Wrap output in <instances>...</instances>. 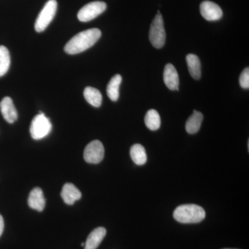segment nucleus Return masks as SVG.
Returning <instances> with one entry per match:
<instances>
[{"mask_svg": "<svg viewBox=\"0 0 249 249\" xmlns=\"http://www.w3.org/2000/svg\"><path fill=\"white\" fill-rule=\"evenodd\" d=\"M107 9V4L103 1H96L85 5L80 10L78 18L80 22H86L92 20L102 14Z\"/></svg>", "mask_w": 249, "mask_h": 249, "instance_id": "nucleus-6", "label": "nucleus"}, {"mask_svg": "<svg viewBox=\"0 0 249 249\" xmlns=\"http://www.w3.org/2000/svg\"><path fill=\"white\" fill-rule=\"evenodd\" d=\"M122 77L121 75L116 74L111 78L110 81L108 83L107 87V93L108 97L110 98L111 101H118L119 98V88Z\"/></svg>", "mask_w": 249, "mask_h": 249, "instance_id": "nucleus-17", "label": "nucleus"}, {"mask_svg": "<svg viewBox=\"0 0 249 249\" xmlns=\"http://www.w3.org/2000/svg\"><path fill=\"white\" fill-rule=\"evenodd\" d=\"M82 247H85V242H83V243L81 244Z\"/></svg>", "mask_w": 249, "mask_h": 249, "instance_id": "nucleus-23", "label": "nucleus"}, {"mask_svg": "<svg viewBox=\"0 0 249 249\" xmlns=\"http://www.w3.org/2000/svg\"><path fill=\"white\" fill-rule=\"evenodd\" d=\"M101 37V31L96 28L82 31L67 42L65 52L70 55L82 53L92 47Z\"/></svg>", "mask_w": 249, "mask_h": 249, "instance_id": "nucleus-1", "label": "nucleus"}, {"mask_svg": "<svg viewBox=\"0 0 249 249\" xmlns=\"http://www.w3.org/2000/svg\"><path fill=\"white\" fill-rule=\"evenodd\" d=\"M0 110L5 119L9 124H14L17 121L18 115L12 99L10 97H5L0 103Z\"/></svg>", "mask_w": 249, "mask_h": 249, "instance_id": "nucleus-10", "label": "nucleus"}, {"mask_svg": "<svg viewBox=\"0 0 249 249\" xmlns=\"http://www.w3.org/2000/svg\"><path fill=\"white\" fill-rule=\"evenodd\" d=\"M149 38L150 42L155 48L160 49L163 47L165 42V31L163 17L160 11L155 16L150 26Z\"/></svg>", "mask_w": 249, "mask_h": 249, "instance_id": "nucleus-4", "label": "nucleus"}, {"mask_svg": "<svg viewBox=\"0 0 249 249\" xmlns=\"http://www.w3.org/2000/svg\"><path fill=\"white\" fill-rule=\"evenodd\" d=\"M173 217L178 222L182 224H196L204 220L206 212L198 205L184 204L175 210Z\"/></svg>", "mask_w": 249, "mask_h": 249, "instance_id": "nucleus-2", "label": "nucleus"}, {"mask_svg": "<svg viewBox=\"0 0 249 249\" xmlns=\"http://www.w3.org/2000/svg\"><path fill=\"white\" fill-rule=\"evenodd\" d=\"M105 149L102 142L98 140L90 142L84 150L85 161L92 164H97L104 158Z\"/></svg>", "mask_w": 249, "mask_h": 249, "instance_id": "nucleus-7", "label": "nucleus"}, {"mask_svg": "<svg viewBox=\"0 0 249 249\" xmlns=\"http://www.w3.org/2000/svg\"><path fill=\"white\" fill-rule=\"evenodd\" d=\"M11 56L9 50L4 46H0V77L4 76L9 71Z\"/></svg>", "mask_w": 249, "mask_h": 249, "instance_id": "nucleus-20", "label": "nucleus"}, {"mask_svg": "<svg viewBox=\"0 0 249 249\" xmlns=\"http://www.w3.org/2000/svg\"><path fill=\"white\" fill-rule=\"evenodd\" d=\"M163 80L167 88L173 91H178L179 86V78L176 68L172 64H167L163 71Z\"/></svg>", "mask_w": 249, "mask_h": 249, "instance_id": "nucleus-9", "label": "nucleus"}, {"mask_svg": "<svg viewBox=\"0 0 249 249\" xmlns=\"http://www.w3.org/2000/svg\"><path fill=\"white\" fill-rule=\"evenodd\" d=\"M84 97L88 103L95 107H99L102 104L103 96L101 91L91 87H87L84 90Z\"/></svg>", "mask_w": 249, "mask_h": 249, "instance_id": "nucleus-16", "label": "nucleus"}, {"mask_svg": "<svg viewBox=\"0 0 249 249\" xmlns=\"http://www.w3.org/2000/svg\"><path fill=\"white\" fill-rule=\"evenodd\" d=\"M4 219H3L2 216L0 214V237L2 235L3 231H4Z\"/></svg>", "mask_w": 249, "mask_h": 249, "instance_id": "nucleus-22", "label": "nucleus"}, {"mask_svg": "<svg viewBox=\"0 0 249 249\" xmlns=\"http://www.w3.org/2000/svg\"><path fill=\"white\" fill-rule=\"evenodd\" d=\"M204 116L199 111L195 110L186 124V129L188 134H196L200 129Z\"/></svg>", "mask_w": 249, "mask_h": 249, "instance_id": "nucleus-15", "label": "nucleus"}, {"mask_svg": "<svg viewBox=\"0 0 249 249\" xmlns=\"http://www.w3.org/2000/svg\"><path fill=\"white\" fill-rule=\"evenodd\" d=\"M58 3L56 0H49L42 9L35 24V29L37 32H42L47 29L49 24L53 20L56 14Z\"/></svg>", "mask_w": 249, "mask_h": 249, "instance_id": "nucleus-5", "label": "nucleus"}, {"mask_svg": "<svg viewBox=\"0 0 249 249\" xmlns=\"http://www.w3.org/2000/svg\"><path fill=\"white\" fill-rule=\"evenodd\" d=\"M130 156L134 163L138 165L145 164L147 161V154L141 144H134L130 149Z\"/></svg>", "mask_w": 249, "mask_h": 249, "instance_id": "nucleus-18", "label": "nucleus"}, {"mask_svg": "<svg viewBox=\"0 0 249 249\" xmlns=\"http://www.w3.org/2000/svg\"><path fill=\"white\" fill-rule=\"evenodd\" d=\"M200 13L202 17L208 21H217L223 16L220 6L211 1H204L200 4Z\"/></svg>", "mask_w": 249, "mask_h": 249, "instance_id": "nucleus-8", "label": "nucleus"}, {"mask_svg": "<svg viewBox=\"0 0 249 249\" xmlns=\"http://www.w3.org/2000/svg\"><path fill=\"white\" fill-rule=\"evenodd\" d=\"M240 85L243 89H249V69H245L240 76Z\"/></svg>", "mask_w": 249, "mask_h": 249, "instance_id": "nucleus-21", "label": "nucleus"}, {"mask_svg": "<svg viewBox=\"0 0 249 249\" xmlns=\"http://www.w3.org/2000/svg\"></svg>", "mask_w": 249, "mask_h": 249, "instance_id": "nucleus-24", "label": "nucleus"}, {"mask_svg": "<svg viewBox=\"0 0 249 249\" xmlns=\"http://www.w3.org/2000/svg\"><path fill=\"white\" fill-rule=\"evenodd\" d=\"M145 124L150 130L156 131L160 129V118L158 111L155 109H150L147 111L145 117Z\"/></svg>", "mask_w": 249, "mask_h": 249, "instance_id": "nucleus-19", "label": "nucleus"}, {"mask_svg": "<svg viewBox=\"0 0 249 249\" xmlns=\"http://www.w3.org/2000/svg\"><path fill=\"white\" fill-rule=\"evenodd\" d=\"M52 129L50 120L43 114L36 115L31 122L30 133L31 137L35 140H40L49 135Z\"/></svg>", "mask_w": 249, "mask_h": 249, "instance_id": "nucleus-3", "label": "nucleus"}, {"mask_svg": "<svg viewBox=\"0 0 249 249\" xmlns=\"http://www.w3.org/2000/svg\"><path fill=\"white\" fill-rule=\"evenodd\" d=\"M107 231L105 228L98 227L90 232L86 242H85V249H96L106 237Z\"/></svg>", "mask_w": 249, "mask_h": 249, "instance_id": "nucleus-13", "label": "nucleus"}, {"mask_svg": "<svg viewBox=\"0 0 249 249\" xmlns=\"http://www.w3.org/2000/svg\"><path fill=\"white\" fill-rule=\"evenodd\" d=\"M28 204L31 209L42 212L45 207V199L43 192L40 188H35L31 191L28 199Z\"/></svg>", "mask_w": 249, "mask_h": 249, "instance_id": "nucleus-12", "label": "nucleus"}, {"mask_svg": "<svg viewBox=\"0 0 249 249\" xmlns=\"http://www.w3.org/2000/svg\"><path fill=\"white\" fill-rule=\"evenodd\" d=\"M61 196L65 204L73 205L80 199L82 194L73 183H67L62 187Z\"/></svg>", "mask_w": 249, "mask_h": 249, "instance_id": "nucleus-11", "label": "nucleus"}, {"mask_svg": "<svg viewBox=\"0 0 249 249\" xmlns=\"http://www.w3.org/2000/svg\"><path fill=\"white\" fill-rule=\"evenodd\" d=\"M187 65L190 74L194 79L199 80L201 76L200 60L197 55L190 53L186 56Z\"/></svg>", "mask_w": 249, "mask_h": 249, "instance_id": "nucleus-14", "label": "nucleus"}]
</instances>
